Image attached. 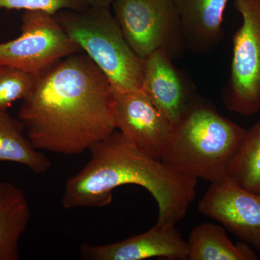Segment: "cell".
<instances>
[{"label": "cell", "instance_id": "obj_3", "mask_svg": "<svg viewBox=\"0 0 260 260\" xmlns=\"http://www.w3.org/2000/svg\"><path fill=\"white\" fill-rule=\"evenodd\" d=\"M246 129L197 98L173 126L160 161L183 175L218 182L242 143Z\"/></svg>", "mask_w": 260, "mask_h": 260}, {"label": "cell", "instance_id": "obj_2", "mask_svg": "<svg viewBox=\"0 0 260 260\" xmlns=\"http://www.w3.org/2000/svg\"><path fill=\"white\" fill-rule=\"evenodd\" d=\"M89 151L90 160L65 185L63 208L107 206L112 203L114 189L135 184L147 189L156 202L157 225H176L185 218L194 200L198 179L150 158L118 130Z\"/></svg>", "mask_w": 260, "mask_h": 260}, {"label": "cell", "instance_id": "obj_11", "mask_svg": "<svg viewBox=\"0 0 260 260\" xmlns=\"http://www.w3.org/2000/svg\"><path fill=\"white\" fill-rule=\"evenodd\" d=\"M143 61L141 90L174 126L198 97L166 51H155Z\"/></svg>", "mask_w": 260, "mask_h": 260}, {"label": "cell", "instance_id": "obj_13", "mask_svg": "<svg viewBox=\"0 0 260 260\" xmlns=\"http://www.w3.org/2000/svg\"><path fill=\"white\" fill-rule=\"evenodd\" d=\"M30 218V205L23 191L0 181V260L20 259L19 242Z\"/></svg>", "mask_w": 260, "mask_h": 260}, {"label": "cell", "instance_id": "obj_19", "mask_svg": "<svg viewBox=\"0 0 260 260\" xmlns=\"http://www.w3.org/2000/svg\"><path fill=\"white\" fill-rule=\"evenodd\" d=\"M89 7L110 8L113 0H85Z\"/></svg>", "mask_w": 260, "mask_h": 260}, {"label": "cell", "instance_id": "obj_16", "mask_svg": "<svg viewBox=\"0 0 260 260\" xmlns=\"http://www.w3.org/2000/svg\"><path fill=\"white\" fill-rule=\"evenodd\" d=\"M228 177L243 189L260 194V120L246 130L229 164Z\"/></svg>", "mask_w": 260, "mask_h": 260}, {"label": "cell", "instance_id": "obj_18", "mask_svg": "<svg viewBox=\"0 0 260 260\" xmlns=\"http://www.w3.org/2000/svg\"><path fill=\"white\" fill-rule=\"evenodd\" d=\"M85 0H0V8L42 11L55 15L64 10H82L88 8Z\"/></svg>", "mask_w": 260, "mask_h": 260}, {"label": "cell", "instance_id": "obj_7", "mask_svg": "<svg viewBox=\"0 0 260 260\" xmlns=\"http://www.w3.org/2000/svg\"><path fill=\"white\" fill-rule=\"evenodd\" d=\"M80 51L55 15L25 11L21 34L0 43V64L11 65L37 76L63 58Z\"/></svg>", "mask_w": 260, "mask_h": 260}, {"label": "cell", "instance_id": "obj_1", "mask_svg": "<svg viewBox=\"0 0 260 260\" xmlns=\"http://www.w3.org/2000/svg\"><path fill=\"white\" fill-rule=\"evenodd\" d=\"M113 96L106 75L80 51L37 75L18 119L38 150L80 155L116 131Z\"/></svg>", "mask_w": 260, "mask_h": 260}, {"label": "cell", "instance_id": "obj_9", "mask_svg": "<svg viewBox=\"0 0 260 260\" xmlns=\"http://www.w3.org/2000/svg\"><path fill=\"white\" fill-rule=\"evenodd\" d=\"M198 210L260 251V194L243 189L228 177L211 183Z\"/></svg>", "mask_w": 260, "mask_h": 260}, {"label": "cell", "instance_id": "obj_17", "mask_svg": "<svg viewBox=\"0 0 260 260\" xmlns=\"http://www.w3.org/2000/svg\"><path fill=\"white\" fill-rule=\"evenodd\" d=\"M37 75L8 64H0V111H8L16 101L31 93Z\"/></svg>", "mask_w": 260, "mask_h": 260}, {"label": "cell", "instance_id": "obj_14", "mask_svg": "<svg viewBox=\"0 0 260 260\" xmlns=\"http://www.w3.org/2000/svg\"><path fill=\"white\" fill-rule=\"evenodd\" d=\"M189 260H256L255 249L245 242L233 244L225 229L205 223L191 231L187 242Z\"/></svg>", "mask_w": 260, "mask_h": 260}, {"label": "cell", "instance_id": "obj_15", "mask_svg": "<svg viewBox=\"0 0 260 260\" xmlns=\"http://www.w3.org/2000/svg\"><path fill=\"white\" fill-rule=\"evenodd\" d=\"M25 125L8 111H0V162H12L28 168L36 174H44L51 162L24 136Z\"/></svg>", "mask_w": 260, "mask_h": 260}, {"label": "cell", "instance_id": "obj_4", "mask_svg": "<svg viewBox=\"0 0 260 260\" xmlns=\"http://www.w3.org/2000/svg\"><path fill=\"white\" fill-rule=\"evenodd\" d=\"M54 15L80 50L106 75L114 92L141 90L144 61L126 42L109 8L88 7Z\"/></svg>", "mask_w": 260, "mask_h": 260}, {"label": "cell", "instance_id": "obj_6", "mask_svg": "<svg viewBox=\"0 0 260 260\" xmlns=\"http://www.w3.org/2000/svg\"><path fill=\"white\" fill-rule=\"evenodd\" d=\"M234 5L242 23L233 39L223 101L230 112L247 116L260 111V0H234Z\"/></svg>", "mask_w": 260, "mask_h": 260}, {"label": "cell", "instance_id": "obj_12", "mask_svg": "<svg viewBox=\"0 0 260 260\" xmlns=\"http://www.w3.org/2000/svg\"><path fill=\"white\" fill-rule=\"evenodd\" d=\"M180 18L186 49L211 52L223 39V15L229 0H173Z\"/></svg>", "mask_w": 260, "mask_h": 260}, {"label": "cell", "instance_id": "obj_8", "mask_svg": "<svg viewBox=\"0 0 260 260\" xmlns=\"http://www.w3.org/2000/svg\"><path fill=\"white\" fill-rule=\"evenodd\" d=\"M116 130L150 158L160 161L172 124L142 90L114 92Z\"/></svg>", "mask_w": 260, "mask_h": 260}, {"label": "cell", "instance_id": "obj_10", "mask_svg": "<svg viewBox=\"0 0 260 260\" xmlns=\"http://www.w3.org/2000/svg\"><path fill=\"white\" fill-rule=\"evenodd\" d=\"M175 226L155 224L143 234L106 245L85 243L80 248V254L85 260L188 259L187 242Z\"/></svg>", "mask_w": 260, "mask_h": 260}, {"label": "cell", "instance_id": "obj_5", "mask_svg": "<svg viewBox=\"0 0 260 260\" xmlns=\"http://www.w3.org/2000/svg\"><path fill=\"white\" fill-rule=\"evenodd\" d=\"M114 18L126 42L144 60L157 50L174 59L186 46L180 18L173 0H113Z\"/></svg>", "mask_w": 260, "mask_h": 260}]
</instances>
